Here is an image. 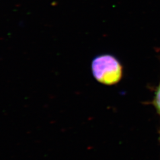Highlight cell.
I'll return each instance as SVG.
<instances>
[{"label":"cell","instance_id":"obj_1","mask_svg":"<svg viewBox=\"0 0 160 160\" xmlns=\"http://www.w3.org/2000/svg\"><path fill=\"white\" fill-rule=\"evenodd\" d=\"M92 72L98 82L106 85L118 83L122 77V67L114 57L104 55L92 61Z\"/></svg>","mask_w":160,"mask_h":160},{"label":"cell","instance_id":"obj_2","mask_svg":"<svg viewBox=\"0 0 160 160\" xmlns=\"http://www.w3.org/2000/svg\"><path fill=\"white\" fill-rule=\"evenodd\" d=\"M154 104L158 113L160 114V83L155 93Z\"/></svg>","mask_w":160,"mask_h":160},{"label":"cell","instance_id":"obj_3","mask_svg":"<svg viewBox=\"0 0 160 160\" xmlns=\"http://www.w3.org/2000/svg\"></svg>","mask_w":160,"mask_h":160}]
</instances>
